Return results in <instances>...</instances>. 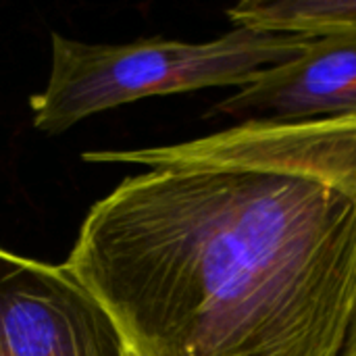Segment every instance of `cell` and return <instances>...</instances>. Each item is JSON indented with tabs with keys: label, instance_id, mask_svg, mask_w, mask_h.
<instances>
[{
	"label": "cell",
	"instance_id": "4",
	"mask_svg": "<svg viewBox=\"0 0 356 356\" xmlns=\"http://www.w3.org/2000/svg\"><path fill=\"white\" fill-rule=\"evenodd\" d=\"M213 113L240 123L356 119V35L313 40L298 58L261 73Z\"/></svg>",
	"mask_w": 356,
	"mask_h": 356
},
{
	"label": "cell",
	"instance_id": "3",
	"mask_svg": "<svg viewBox=\"0 0 356 356\" xmlns=\"http://www.w3.org/2000/svg\"><path fill=\"white\" fill-rule=\"evenodd\" d=\"M0 356H136L67 265L0 246Z\"/></svg>",
	"mask_w": 356,
	"mask_h": 356
},
{
	"label": "cell",
	"instance_id": "5",
	"mask_svg": "<svg viewBox=\"0 0 356 356\" xmlns=\"http://www.w3.org/2000/svg\"><path fill=\"white\" fill-rule=\"evenodd\" d=\"M236 27H254L311 40L356 35V0H246L227 8Z\"/></svg>",
	"mask_w": 356,
	"mask_h": 356
},
{
	"label": "cell",
	"instance_id": "1",
	"mask_svg": "<svg viewBox=\"0 0 356 356\" xmlns=\"http://www.w3.org/2000/svg\"><path fill=\"white\" fill-rule=\"evenodd\" d=\"M67 267L136 356H342L356 309V119L248 121L156 148Z\"/></svg>",
	"mask_w": 356,
	"mask_h": 356
},
{
	"label": "cell",
	"instance_id": "6",
	"mask_svg": "<svg viewBox=\"0 0 356 356\" xmlns=\"http://www.w3.org/2000/svg\"><path fill=\"white\" fill-rule=\"evenodd\" d=\"M342 356H356V309L355 317H353V325H350V332H348V338H346V344H344V350Z\"/></svg>",
	"mask_w": 356,
	"mask_h": 356
},
{
	"label": "cell",
	"instance_id": "2",
	"mask_svg": "<svg viewBox=\"0 0 356 356\" xmlns=\"http://www.w3.org/2000/svg\"><path fill=\"white\" fill-rule=\"evenodd\" d=\"M311 38L236 27L211 42L144 38L88 44L52 33V67L29 96L33 127L56 136L81 119L148 96L204 88H244L261 73L298 58Z\"/></svg>",
	"mask_w": 356,
	"mask_h": 356
}]
</instances>
